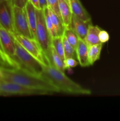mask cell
<instances>
[{
    "mask_svg": "<svg viewBox=\"0 0 120 121\" xmlns=\"http://www.w3.org/2000/svg\"><path fill=\"white\" fill-rule=\"evenodd\" d=\"M100 30L101 28L98 26H94L92 24H90L84 40L88 47L101 43L99 39V33Z\"/></svg>",
    "mask_w": 120,
    "mask_h": 121,
    "instance_id": "obj_15",
    "label": "cell"
},
{
    "mask_svg": "<svg viewBox=\"0 0 120 121\" xmlns=\"http://www.w3.org/2000/svg\"><path fill=\"white\" fill-rule=\"evenodd\" d=\"M48 7L61 17L58 6V0H47Z\"/></svg>",
    "mask_w": 120,
    "mask_h": 121,
    "instance_id": "obj_25",
    "label": "cell"
},
{
    "mask_svg": "<svg viewBox=\"0 0 120 121\" xmlns=\"http://www.w3.org/2000/svg\"><path fill=\"white\" fill-rule=\"evenodd\" d=\"M12 14L15 34L34 39L29 29L25 8H20L12 5Z\"/></svg>",
    "mask_w": 120,
    "mask_h": 121,
    "instance_id": "obj_7",
    "label": "cell"
},
{
    "mask_svg": "<svg viewBox=\"0 0 120 121\" xmlns=\"http://www.w3.org/2000/svg\"><path fill=\"white\" fill-rule=\"evenodd\" d=\"M51 63L58 69L62 72H65V69L64 68V60L61 59V57L58 54L56 51L52 46L51 47Z\"/></svg>",
    "mask_w": 120,
    "mask_h": 121,
    "instance_id": "obj_18",
    "label": "cell"
},
{
    "mask_svg": "<svg viewBox=\"0 0 120 121\" xmlns=\"http://www.w3.org/2000/svg\"><path fill=\"white\" fill-rule=\"evenodd\" d=\"M52 95L47 91L27 88L11 82L0 80V96H33Z\"/></svg>",
    "mask_w": 120,
    "mask_h": 121,
    "instance_id": "obj_5",
    "label": "cell"
},
{
    "mask_svg": "<svg viewBox=\"0 0 120 121\" xmlns=\"http://www.w3.org/2000/svg\"><path fill=\"white\" fill-rule=\"evenodd\" d=\"M13 35L15 40L41 63L43 65H47L49 63L45 54L35 39L26 37L16 34H13Z\"/></svg>",
    "mask_w": 120,
    "mask_h": 121,
    "instance_id": "obj_6",
    "label": "cell"
},
{
    "mask_svg": "<svg viewBox=\"0 0 120 121\" xmlns=\"http://www.w3.org/2000/svg\"><path fill=\"white\" fill-rule=\"evenodd\" d=\"M40 76L56 87L60 92L77 95H90L92 93L90 90L73 81L51 63L43 65Z\"/></svg>",
    "mask_w": 120,
    "mask_h": 121,
    "instance_id": "obj_2",
    "label": "cell"
},
{
    "mask_svg": "<svg viewBox=\"0 0 120 121\" xmlns=\"http://www.w3.org/2000/svg\"><path fill=\"white\" fill-rule=\"evenodd\" d=\"M0 65L4 67H16L15 64L12 61L1 49H0Z\"/></svg>",
    "mask_w": 120,
    "mask_h": 121,
    "instance_id": "obj_23",
    "label": "cell"
},
{
    "mask_svg": "<svg viewBox=\"0 0 120 121\" xmlns=\"http://www.w3.org/2000/svg\"><path fill=\"white\" fill-rule=\"evenodd\" d=\"M27 19H28V24L29 29L31 33L32 37L35 39L36 37V8L34 5L28 1L25 7Z\"/></svg>",
    "mask_w": 120,
    "mask_h": 121,
    "instance_id": "obj_14",
    "label": "cell"
},
{
    "mask_svg": "<svg viewBox=\"0 0 120 121\" xmlns=\"http://www.w3.org/2000/svg\"><path fill=\"white\" fill-rule=\"evenodd\" d=\"M51 45L56 53L61 57L63 60H65L64 51L63 43H62V37L56 36L52 38L51 40Z\"/></svg>",
    "mask_w": 120,
    "mask_h": 121,
    "instance_id": "obj_19",
    "label": "cell"
},
{
    "mask_svg": "<svg viewBox=\"0 0 120 121\" xmlns=\"http://www.w3.org/2000/svg\"><path fill=\"white\" fill-rule=\"evenodd\" d=\"M0 42L5 54L15 64L13 60L15 54V40L12 34L1 26H0ZM15 65L16 66V64Z\"/></svg>",
    "mask_w": 120,
    "mask_h": 121,
    "instance_id": "obj_9",
    "label": "cell"
},
{
    "mask_svg": "<svg viewBox=\"0 0 120 121\" xmlns=\"http://www.w3.org/2000/svg\"><path fill=\"white\" fill-rule=\"evenodd\" d=\"M64 64L65 69L67 70L68 69L76 67L79 65V63L75 58L68 57L65 59V60H64Z\"/></svg>",
    "mask_w": 120,
    "mask_h": 121,
    "instance_id": "obj_24",
    "label": "cell"
},
{
    "mask_svg": "<svg viewBox=\"0 0 120 121\" xmlns=\"http://www.w3.org/2000/svg\"><path fill=\"white\" fill-rule=\"evenodd\" d=\"M92 21H84L72 15L71 28L76 33L79 40L84 41L87 31Z\"/></svg>",
    "mask_w": 120,
    "mask_h": 121,
    "instance_id": "obj_10",
    "label": "cell"
},
{
    "mask_svg": "<svg viewBox=\"0 0 120 121\" xmlns=\"http://www.w3.org/2000/svg\"><path fill=\"white\" fill-rule=\"evenodd\" d=\"M58 6L60 15L65 28H70L72 14L69 2L67 0H58Z\"/></svg>",
    "mask_w": 120,
    "mask_h": 121,
    "instance_id": "obj_12",
    "label": "cell"
},
{
    "mask_svg": "<svg viewBox=\"0 0 120 121\" xmlns=\"http://www.w3.org/2000/svg\"><path fill=\"white\" fill-rule=\"evenodd\" d=\"M67 1H68V0H67Z\"/></svg>",
    "mask_w": 120,
    "mask_h": 121,
    "instance_id": "obj_33",
    "label": "cell"
},
{
    "mask_svg": "<svg viewBox=\"0 0 120 121\" xmlns=\"http://www.w3.org/2000/svg\"><path fill=\"white\" fill-rule=\"evenodd\" d=\"M63 35L65 37L69 43L74 48H76L78 43L79 39L76 33L73 31V30H72L71 28H65Z\"/></svg>",
    "mask_w": 120,
    "mask_h": 121,
    "instance_id": "obj_21",
    "label": "cell"
},
{
    "mask_svg": "<svg viewBox=\"0 0 120 121\" xmlns=\"http://www.w3.org/2000/svg\"><path fill=\"white\" fill-rule=\"evenodd\" d=\"M2 72V80L11 82L27 88L47 91L51 94L60 93L56 87L41 76L24 70L21 68L1 66Z\"/></svg>",
    "mask_w": 120,
    "mask_h": 121,
    "instance_id": "obj_1",
    "label": "cell"
},
{
    "mask_svg": "<svg viewBox=\"0 0 120 121\" xmlns=\"http://www.w3.org/2000/svg\"><path fill=\"white\" fill-rule=\"evenodd\" d=\"M72 14L84 21H92L91 17L83 7L80 0H68Z\"/></svg>",
    "mask_w": 120,
    "mask_h": 121,
    "instance_id": "obj_11",
    "label": "cell"
},
{
    "mask_svg": "<svg viewBox=\"0 0 120 121\" xmlns=\"http://www.w3.org/2000/svg\"><path fill=\"white\" fill-rule=\"evenodd\" d=\"M36 27L35 40L40 44L41 49L45 54L48 61L51 63V47L52 38L50 36V34L46 26L43 9H36Z\"/></svg>",
    "mask_w": 120,
    "mask_h": 121,
    "instance_id": "obj_4",
    "label": "cell"
},
{
    "mask_svg": "<svg viewBox=\"0 0 120 121\" xmlns=\"http://www.w3.org/2000/svg\"><path fill=\"white\" fill-rule=\"evenodd\" d=\"M48 8L49 15L51 19L52 22L53 26L55 30V31H56V35L62 37L64 33L65 29L62 18L61 17H59L57 14H55L50 8H49L48 7Z\"/></svg>",
    "mask_w": 120,
    "mask_h": 121,
    "instance_id": "obj_16",
    "label": "cell"
},
{
    "mask_svg": "<svg viewBox=\"0 0 120 121\" xmlns=\"http://www.w3.org/2000/svg\"><path fill=\"white\" fill-rule=\"evenodd\" d=\"M13 60L17 68H21L34 74L41 75L43 65L29 54L16 40L15 54Z\"/></svg>",
    "mask_w": 120,
    "mask_h": 121,
    "instance_id": "obj_3",
    "label": "cell"
},
{
    "mask_svg": "<svg viewBox=\"0 0 120 121\" xmlns=\"http://www.w3.org/2000/svg\"><path fill=\"white\" fill-rule=\"evenodd\" d=\"M99 39L101 43H105L109 41V34L107 31L101 30L99 33Z\"/></svg>",
    "mask_w": 120,
    "mask_h": 121,
    "instance_id": "obj_26",
    "label": "cell"
},
{
    "mask_svg": "<svg viewBox=\"0 0 120 121\" xmlns=\"http://www.w3.org/2000/svg\"><path fill=\"white\" fill-rule=\"evenodd\" d=\"M39 2H40V7H41V9H43L48 7L47 0H39Z\"/></svg>",
    "mask_w": 120,
    "mask_h": 121,
    "instance_id": "obj_29",
    "label": "cell"
},
{
    "mask_svg": "<svg viewBox=\"0 0 120 121\" xmlns=\"http://www.w3.org/2000/svg\"><path fill=\"white\" fill-rule=\"evenodd\" d=\"M102 46L103 44L100 43L88 47V60L89 66L93 65L100 59Z\"/></svg>",
    "mask_w": 120,
    "mask_h": 121,
    "instance_id": "obj_17",
    "label": "cell"
},
{
    "mask_svg": "<svg viewBox=\"0 0 120 121\" xmlns=\"http://www.w3.org/2000/svg\"><path fill=\"white\" fill-rule=\"evenodd\" d=\"M29 2H30L35 7V8L37 9H41V7L40 5V2H39V0H28Z\"/></svg>",
    "mask_w": 120,
    "mask_h": 121,
    "instance_id": "obj_28",
    "label": "cell"
},
{
    "mask_svg": "<svg viewBox=\"0 0 120 121\" xmlns=\"http://www.w3.org/2000/svg\"><path fill=\"white\" fill-rule=\"evenodd\" d=\"M2 78H3V76H2V70H1V66H0V80H2Z\"/></svg>",
    "mask_w": 120,
    "mask_h": 121,
    "instance_id": "obj_30",
    "label": "cell"
},
{
    "mask_svg": "<svg viewBox=\"0 0 120 121\" xmlns=\"http://www.w3.org/2000/svg\"><path fill=\"white\" fill-rule=\"evenodd\" d=\"M43 11L46 26H47V28L48 29V32H49V34H50V36L52 39V38L55 37L57 36V35H56V31H55V30L54 28V26H53L52 22L50 16L49 15L48 7L43 9Z\"/></svg>",
    "mask_w": 120,
    "mask_h": 121,
    "instance_id": "obj_22",
    "label": "cell"
},
{
    "mask_svg": "<svg viewBox=\"0 0 120 121\" xmlns=\"http://www.w3.org/2000/svg\"><path fill=\"white\" fill-rule=\"evenodd\" d=\"M0 49L2 51V52H3V50H2V46H1V42H0Z\"/></svg>",
    "mask_w": 120,
    "mask_h": 121,
    "instance_id": "obj_31",
    "label": "cell"
},
{
    "mask_svg": "<svg viewBox=\"0 0 120 121\" xmlns=\"http://www.w3.org/2000/svg\"><path fill=\"white\" fill-rule=\"evenodd\" d=\"M76 60L81 67L89 66L88 60V46L84 40H79L76 48Z\"/></svg>",
    "mask_w": 120,
    "mask_h": 121,
    "instance_id": "obj_13",
    "label": "cell"
},
{
    "mask_svg": "<svg viewBox=\"0 0 120 121\" xmlns=\"http://www.w3.org/2000/svg\"><path fill=\"white\" fill-rule=\"evenodd\" d=\"M62 43H63L65 59L68 57H73L76 59V54L75 48L69 43L65 37L64 35L62 36Z\"/></svg>",
    "mask_w": 120,
    "mask_h": 121,
    "instance_id": "obj_20",
    "label": "cell"
},
{
    "mask_svg": "<svg viewBox=\"0 0 120 121\" xmlns=\"http://www.w3.org/2000/svg\"><path fill=\"white\" fill-rule=\"evenodd\" d=\"M0 26L15 34L13 25L12 4L11 0L0 3Z\"/></svg>",
    "mask_w": 120,
    "mask_h": 121,
    "instance_id": "obj_8",
    "label": "cell"
},
{
    "mask_svg": "<svg viewBox=\"0 0 120 121\" xmlns=\"http://www.w3.org/2000/svg\"><path fill=\"white\" fill-rule=\"evenodd\" d=\"M11 1L13 6L20 8H25L28 0H11Z\"/></svg>",
    "mask_w": 120,
    "mask_h": 121,
    "instance_id": "obj_27",
    "label": "cell"
},
{
    "mask_svg": "<svg viewBox=\"0 0 120 121\" xmlns=\"http://www.w3.org/2000/svg\"><path fill=\"white\" fill-rule=\"evenodd\" d=\"M8 1V0H0V3L2 2H5V1Z\"/></svg>",
    "mask_w": 120,
    "mask_h": 121,
    "instance_id": "obj_32",
    "label": "cell"
}]
</instances>
